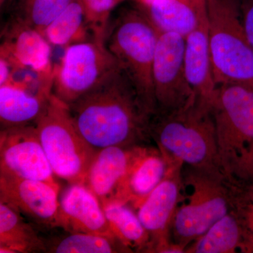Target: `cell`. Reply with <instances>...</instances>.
I'll use <instances>...</instances> for the list:
<instances>
[{"instance_id": "obj_26", "label": "cell", "mask_w": 253, "mask_h": 253, "mask_svg": "<svg viewBox=\"0 0 253 253\" xmlns=\"http://www.w3.org/2000/svg\"><path fill=\"white\" fill-rule=\"evenodd\" d=\"M73 0H26L21 16L17 18L42 34Z\"/></svg>"}, {"instance_id": "obj_15", "label": "cell", "mask_w": 253, "mask_h": 253, "mask_svg": "<svg viewBox=\"0 0 253 253\" xmlns=\"http://www.w3.org/2000/svg\"><path fill=\"white\" fill-rule=\"evenodd\" d=\"M59 201V228L68 233H89L116 237L102 205L84 184H69L60 195Z\"/></svg>"}, {"instance_id": "obj_23", "label": "cell", "mask_w": 253, "mask_h": 253, "mask_svg": "<svg viewBox=\"0 0 253 253\" xmlns=\"http://www.w3.org/2000/svg\"><path fill=\"white\" fill-rule=\"evenodd\" d=\"M89 31L84 6L81 0H73L52 21L43 36L51 45L65 48L86 41Z\"/></svg>"}, {"instance_id": "obj_3", "label": "cell", "mask_w": 253, "mask_h": 253, "mask_svg": "<svg viewBox=\"0 0 253 253\" xmlns=\"http://www.w3.org/2000/svg\"><path fill=\"white\" fill-rule=\"evenodd\" d=\"M221 170L244 177L253 156V89L239 83L217 86L212 106Z\"/></svg>"}, {"instance_id": "obj_14", "label": "cell", "mask_w": 253, "mask_h": 253, "mask_svg": "<svg viewBox=\"0 0 253 253\" xmlns=\"http://www.w3.org/2000/svg\"><path fill=\"white\" fill-rule=\"evenodd\" d=\"M137 146H110L96 153L84 184L97 197L103 208L119 202Z\"/></svg>"}, {"instance_id": "obj_25", "label": "cell", "mask_w": 253, "mask_h": 253, "mask_svg": "<svg viewBox=\"0 0 253 253\" xmlns=\"http://www.w3.org/2000/svg\"><path fill=\"white\" fill-rule=\"evenodd\" d=\"M232 210L244 229L246 253H253V179L228 178Z\"/></svg>"}, {"instance_id": "obj_28", "label": "cell", "mask_w": 253, "mask_h": 253, "mask_svg": "<svg viewBox=\"0 0 253 253\" xmlns=\"http://www.w3.org/2000/svg\"><path fill=\"white\" fill-rule=\"evenodd\" d=\"M240 8L245 33L253 48V0H240Z\"/></svg>"}, {"instance_id": "obj_30", "label": "cell", "mask_w": 253, "mask_h": 253, "mask_svg": "<svg viewBox=\"0 0 253 253\" xmlns=\"http://www.w3.org/2000/svg\"><path fill=\"white\" fill-rule=\"evenodd\" d=\"M241 179H253V156L246 174H245L244 177L241 178Z\"/></svg>"}, {"instance_id": "obj_11", "label": "cell", "mask_w": 253, "mask_h": 253, "mask_svg": "<svg viewBox=\"0 0 253 253\" xmlns=\"http://www.w3.org/2000/svg\"><path fill=\"white\" fill-rule=\"evenodd\" d=\"M0 172L59 187L36 126L0 131Z\"/></svg>"}, {"instance_id": "obj_17", "label": "cell", "mask_w": 253, "mask_h": 253, "mask_svg": "<svg viewBox=\"0 0 253 253\" xmlns=\"http://www.w3.org/2000/svg\"><path fill=\"white\" fill-rule=\"evenodd\" d=\"M184 64L186 78L196 101L212 109L217 85L213 75L207 16L185 37Z\"/></svg>"}, {"instance_id": "obj_27", "label": "cell", "mask_w": 253, "mask_h": 253, "mask_svg": "<svg viewBox=\"0 0 253 253\" xmlns=\"http://www.w3.org/2000/svg\"><path fill=\"white\" fill-rule=\"evenodd\" d=\"M84 6L86 23L94 41L105 43L111 11L116 0H81Z\"/></svg>"}, {"instance_id": "obj_24", "label": "cell", "mask_w": 253, "mask_h": 253, "mask_svg": "<svg viewBox=\"0 0 253 253\" xmlns=\"http://www.w3.org/2000/svg\"><path fill=\"white\" fill-rule=\"evenodd\" d=\"M46 241V252L54 253H131L116 237L89 233H68Z\"/></svg>"}, {"instance_id": "obj_19", "label": "cell", "mask_w": 253, "mask_h": 253, "mask_svg": "<svg viewBox=\"0 0 253 253\" xmlns=\"http://www.w3.org/2000/svg\"><path fill=\"white\" fill-rule=\"evenodd\" d=\"M51 95V91L32 90L14 83L0 86L1 130L36 126Z\"/></svg>"}, {"instance_id": "obj_5", "label": "cell", "mask_w": 253, "mask_h": 253, "mask_svg": "<svg viewBox=\"0 0 253 253\" xmlns=\"http://www.w3.org/2000/svg\"><path fill=\"white\" fill-rule=\"evenodd\" d=\"M160 32L136 6L123 11L108 28L105 45L120 66L151 116L155 106L153 67Z\"/></svg>"}, {"instance_id": "obj_9", "label": "cell", "mask_w": 253, "mask_h": 253, "mask_svg": "<svg viewBox=\"0 0 253 253\" xmlns=\"http://www.w3.org/2000/svg\"><path fill=\"white\" fill-rule=\"evenodd\" d=\"M185 43L181 35L160 33L153 67L154 115L172 113L196 101L186 78Z\"/></svg>"}, {"instance_id": "obj_13", "label": "cell", "mask_w": 253, "mask_h": 253, "mask_svg": "<svg viewBox=\"0 0 253 253\" xmlns=\"http://www.w3.org/2000/svg\"><path fill=\"white\" fill-rule=\"evenodd\" d=\"M179 163H182L165 154L156 145H138L118 203L136 211Z\"/></svg>"}, {"instance_id": "obj_31", "label": "cell", "mask_w": 253, "mask_h": 253, "mask_svg": "<svg viewBox=\"0 0 253 253\" xmlns=\"http://www.w3.org/2000/svg\"><path fill=\"white\" fill-rule=\"evenodd\" d=\"M5 1H6V0H0V4H1V6H2V5L4 4Z\"/></svg>"}, {"instance_id": "obj_6", "label": "cell", "mask_w": 253, "mask_h": 253, "mask_svg": "<svg viewBox=\"0 0 253 253\" xmlns=\"http://www.w3.org/2000/svg\"><path fill=\"white\" fill-rule=\"evenodd\" d=\"M208 39L217 85L253 89V48L245 33L240 0H207Z\"/></svg>"}, {"instance_id": "obj_10", "label": "cell", "mask_w": 253, "mask_h": 253, "mask_svg": "<svg viewBox=\"0 0 253 253\" xmlns=\"http://www.w3.org/2000/svg\"><path fill=\"white\" fill-rule=\"evenodd\" d=\"M183 168V163L176 165L135 211L149 234L151 253L185 252L171 237L173 219L184 196Z\"/></svg>"}, {"instance_id": "obj_12", "label": "cell", "mask_w": 253, "mask_h": 253, "mask_svg": "<svg viewBox=\"0 0 253 253\" xmlns=\"http://www.w3.org/2000/svg\"><path fill=\"white\" fill-rule=\"evenodd\" d=\"M59 187L0 172V202L41 225L59 227Z\"/></svg>"}, {"instance_id": "obj_20", "label": "cell", "mask_w": 253, "mask_h": 253, "mask_svg": "<svg viewBox=\"0 0 253 253\" xmlns=\"http://www.w3.org/2000/svg\"><path fill=\"white\" fill-rule=\"evenodd\" d=\"M21 214L0 202V253L46 252L45 241Z\"/></svg>"}, {"instance_id": "obj_2", "label": "cell", "mask_w": 253, "mask_h": 253, "mask_svg": "<svg viewBox=\"0 0 253 253\" xmlns=\"http://www.w3.org/2000/svg\"><path fill=\"white\" fill-rule=\"evenodd\" d=\"M149 133L161 151L184 166L222 172L212 109L207 106L195 101L174 112L154 115Z\"/></svg>"}, {"instance_id": "obj_8", "label": "cell", "mask_w": 253, "mask_h": 253, "mask_svg": "<svg viewBox=\"0 0 253 253\" xmlns=\"http://www.w3.org/2000/svg\"><path fill=\"white\" fill-rule=\"evenodd\" d=\"M120 67L105 43L92 39L71 44L53 67L51 94L68 106Z\"/></svg>"}, {"instance_id": "obj_7", "label": "cell", "mask_w": 253, "mask_h": 253, "mask_svg": "<svg viewBox=\"0 0 253 253\" xmlns=\"http://www.w3.org/2000/svg\"><path fill=\"white\" fill-rule=\"evenodd\" d=\"M36 126L56 177L69 184H84L97 151L80 134L68 105L51 94Z\"/></svg>"}, {"instance_id": "obj_29", "label": "cell", "mask_w": 253, "mask_h": 253, "mask_svg": "<svg viewBox=\"0 0 253 253\" xmlns=\"http://www.w3.org/2000/svg\"><path fill=\"white\" fill-rule=\"evenodd\" d=\"M14 68L9 60L0 56V86L8 84L14 75Z\"/></svg>"}, {"instance_id": "obj_22", "label": "cell", "mask_w": 253, "mask_h": 253, "mask_svg": "<svg viewBox=\"0 0 253 253\" xmlns=\"http://www.w3.org/2000/svg\"><path fill=\"white\" fill-rule=\"evenodd\" d=\"M104 211L113 234L131 253H151L149 234L129 205L109 204Z\"/></svg>"}, {"instance_id": "obj_1", "label": "cell", "mask_w": 253, "mask_h": 253, "mask_svg": "<svg viewBox=\"0 0 253 253\" xmlns=\"http://www.w3.org/2000/svg\"><path fill=\"white\" fill-rule=\"evenodd\" d=\"M68 108L80 134L95 151L151 141L152 116L121 67Z\"/></svg>"}, {"instance_id": "obj_21", "label": "cell", "mask_w": 253, "mask_h": 253, "mask_svg": "<svg viewBox=\"0 0 253 253\" xmlns=\"http://www.w3.org/2000/svg\"><path fill=\"white\" fill-rule=\"evenodd\" d=\"M246 252L244 229L234 211L221 218L186 247L185 253Z\"/></svg>"}, {"instance_id": "obj_18", "label": "cell", "mask_w": 253, "mask_h": 253, "mask_svg": "<svg viewBox=\"0 0 253 253\" xmlns=\"http://www.w3.org/2000/svg\"><path fill=\"white\" fill-rule=\"evenodd\" d=\"M132 1L160 33L186 37L207 16V0H116Z\"/></svg>"}, {"instance_id": "obj_16", "label": "cell", "mask_w": 253, "mask_h": 253, "mask_svg": "<svg viewBox=\"0 0 253 253\" xmlns=\"http://www.w3.org/2000/svg\"><path fill=\"white\" fill-rule=\"evenodd\" d=\"M50 45L43 34L16 19L6 31L0 54L14 69L29 68L40 76H51L54 66Z\"/></svg>"}, {"instance_id": "obj_4", "label": "cell", "mask_w": 253, "mask_h": 253, "mask_svg": "<svg viewBox=\"0 0 253 253\" xmlns=\"http://www.w3.org/2000/svg\"><path fill=\"white\" fill-rule=\"evenodd\" d=\"M184 196L173 219L172 243L185 251L232 210L229 179L222 172L184 166Z\"/></svg>"}]
</instances>
